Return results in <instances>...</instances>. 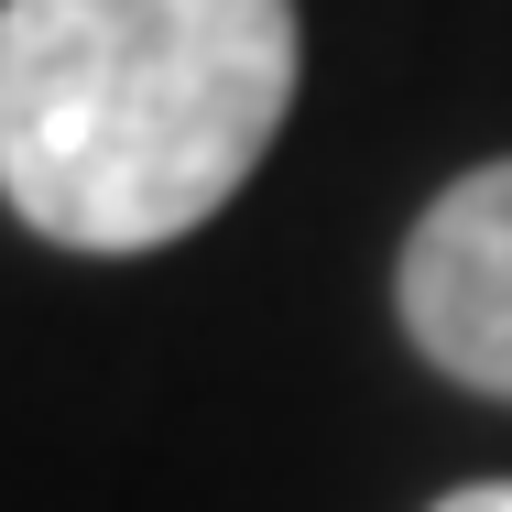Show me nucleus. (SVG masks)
I'll use <instances>...</instances> for the list:
<instances>
[{"instance_id":"1","label":"nucleus","mask_w":512,"mask_h":512,"mask_svg":"<svg viewBox=\"0 0 512 512\" xmlns=\"http://www.w3.org/2000/svg\"><path fill=\"white\" fill-rule=\"evenodd\" d=\"M295 0H0V197L66 251H164L295 109Z\"/></svg>"},{"instance_id":"2","label":"nucleus","mask_w":512,"mask_h":512,"mask_svg":"<svg viewBox=\"0 0 512 512\" xmlns=\"http://www.w3.org/2000/svg\"><path fill=\"white\" fill-rule=\"evenodd\" d=\"M404 327L447 382L512 404V153L480 164V175H458L447 197L414 218Z\"/></svg>"},{"instance_id":"3","label":"nucleus","mask_w":512,"mask_h":512,"mask_svg":"<svg viewBox=\"0 0 512 512\" xmlns=\"http://www.w3.org/2000/svg\"><path fill=\"white\" fill-rule=\"evenodd\" d=\"M436 512H512V480H480V491H447Z\"/></svg>"}]
</instances>
